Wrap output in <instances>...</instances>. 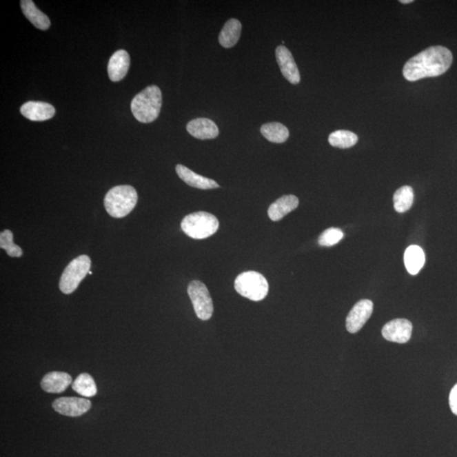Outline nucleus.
<instances>
[{"label":"nucleus","mask_w":457,"mask_h":457,"mask_svg":"<svg viewBox=\"0 0 457 457\" xmlns=\"http://www.w3.org/2000/svg\"><path fill=\"white\" fill-rule=\"evenodd\" d=\"M452 61L453 55L447 48L429 47L405 64L403 76L409 81L441 76L447 72Z\"/></svg>","instance_id":"f257e3e1"},{"label":"nucleus","mask_w":457,"mask_h":457,"mask_svg":"<svg viewBox=\"0 0 457 457\" xmlns=\"http://www.w3.org/2000/svg\"><path fill=\"white\" fill-rule=\"evenodd\" d=\"M161 106V90L155 85H152L135 96L131 109L137 121L142 123H151L159 117Z\"/></svg>","instance_id":"f03ea898"},{"label":"nucleus","mask_w":457,"mask_h":457,"mask_svg":"<svg viewBox=\"0 0 457 457\" xmlns=\"http://www.w3.org/2000/svg\"><path fill=\"white\" fill-rule=\"evenodd\" d=\"M139 196L132 185H117L110 189L105 198V207L108 214L114 218H123L136 205Z\"/></svg>","instance_id":"7ed1b4c3"},{"label":"nucleus","mask_w":457,"mask_h":457,"mask_svg":"<svg viewBox=\"0 0 457 457\" xmlns=\"http://www.w3.org/2000/svg\"><path fill=\"white\" fill-rule=\"evenodd\" d=\"M181 226L185 235L193 239L202 240L216 233L219 223L213 214L207 212H196L185 216Z\"/></svg>","instance_id":"20e7f679"},{"label":"nucleus","mask_w":457,"mask_h":457,"mask_svg":"<svg viewBox=\"0 0 457 457\" xmlns=\"http://www.w3.org/2000/svg\"><path fill=\"white\" fill-rule=\"evenodd\" d=\"M235 289L241 296L259 302L269 293V283L265 276L255 271L239 274L235 281Z\"/></svg>","instance_id":"39448f33"},{"label":"nucleus","mask_w":457,"mask_h":457,"mask_svg":"<svg viewBox=\"0 0 457 457\" xmlns=\"http://www.w3.org/2000/svg\"><path fill=\"white\" fill-rule=\"evenodd\" d=\"M92 265L88 255H81L66 266L59 280V289L64 294H72L88 276Z\"/></svg>","instance_id":"423d86ee"},{"label":"nucleus","mask_w":457,"mask_h":457,"mask_svg":"<svg viewBox=\"0 0 457 457\" xmlns=\"http://www.w3.org/2000/svg\"><path fill=\"white\" fill-rule=\"evenodd\" d=\"M187 292L198 318L209 321L214 313V305L207 286L203 282L193 281L189 284Z\"/></svg>","instance_id":"0eeeda50"},{"label":"nucleus","mask_w":457,"mask_h":457,"mask_svg":"<svg viewBox=\"0 0 457 457\" xmlns=\"http://www.w3.org/2000/svg\"><path fill=\"white\" fill-rule=\"evenodd\" d=\"M374 303L370 300H361L355 304L347 318L348 332L355 334L363 328L373 314Z\"/></svg>","instance_id":"6e6552de"},{"label":"nucleus","mask_w":457,"mask_h":457,"mask_svg":"<svg viewBox=\"0 0 457 457\" xmlns=\"http://www.w3.org/2000/svg\"><path fill=\"white\" fill-rule=\"evenodd\" d=\"M412 333V323L405 318L394 319L382 329V336L385 340L399 344L407 343L411 339Z\"/></svg>","instance_id":"1a4fd4ad"},{"label":"nucleus","mask_w":457,"mask_h":457,"mask_svg":"<svg viewBox=\"0 0 457 457\" xmlns=\"http://www.w3.org/2000/svg\"><path fill=\"white\" fill-rule=\"evenodd\" d=\"M90 400L78 397H61L54 401L53 407L59 414L79 417L90 409Z\"/></svg>","instance_id":"9d476101"},{"label":"nucleus","mask_w":457,"mask_h":457,"mask_svg":"<svg viewBox=\"0 0 457 457\" xmlns=\"http://www.w3.org/2000/svg\"><path fill=\"white\" fill-rule=\"evenodd\" d=\"M276 54L278 65L285 79L292 84H298L301 81L299 70L297 68L291 52L285 46H278L276 48Z\"/></svg>","instance_id":"9b49d317"},{"label":"nucleus","mask_w":457,"mask_h":457,"mask_svg":"<svg viewBox=\"0 0 457 457\" xmlns=\"http://www.w3.org/2000/svg\"><path fill=\"white\" fill-rule=\"evenodd\" d=\"M21 113L30 121H44L54 116L55 109L50 103L30 101L21 107Z\"/></svg>","instance_id":"f8f14e48"},{"label":"nucleus","mask_w":457,"mask_h":457,"mask_svg":"<svg viewBox=\"0 0 457 457\" xmlns=\"http://www.w3.org/2000/svg\"><path fill=\"white\" fill-rule=\"evenodd\" d=\"M130 55L125 50H121L115 52L111 57L108 65V74L112 81H121L128 74L130 68Z\"/></svg>","instance_id":"ddd939ff"},{"label":"nucleus","mask_w":457,"mask_h":457,"mask_svg":"<svg viewBox=\"0 0 457 457\" xmlns=\"http://www.w3.org/2000/svg\"><path fill=\"white\" fill-rule=\"evenodd\" d=\"M187 130L192 136L201 140L214 139L219 133L216 124L207 118L191 121L187 125Z\"/></svg>","instance_id":"4468645a"},{"label":"nucleus","mask_w":457,"mask_h":457,"mask_svg":"<svg viewBox=\"0 0 457 457\" xmlns=\"http://www.w3.org/2000/svg\"><path fill=\"white\" fill-rule=\"evenodd\" d=\"M176 170L178 176H179L185 183L190 185V187L203 189V190L219 187L216 181L200 176V174L193 172L192 170L188 169L187 167L184 165H176Z\"/></svg>","instance_id":"2eb2a0df"},{"label":"nucleus","mask_w":457,"mask_h":457,"mask_svg":"<svg viewBox=\"0 0 457 457\" xmlns=\"http://www.w3.org/2000/svg\"><path fill=\"white\" fill-rule=\"evenodd\" d=\"M299 205V200L294 195H285L281 196L276 202L271 204L267 210L271 221H278L285 215L295 210Z\"/></svg>","instance_id":"dca6fc26"},{"label":"nucleus","mask_w":457,"mask_h":457,"mask_svg":"<svg viewBox=\"0 0 457 457\" xmlns=\"http://www.w3.org/2000/svg\"><path fill=\"white\" fill-rule=\"evenodd\" d=\"M72 381L70 375L64 372H51L43 377L41 386L48 393H61L72 384Z\"/></svg>","instance_id":"f3484780"},{"label":"nucleus","mask_w":457,"mask_h":457,"mask_svg":"<svg viewBox=\"0 0 457 457\" xmlns=\"http://www.w3.org/2000/svg\"><path fill=\"white\" fill-rule=\"evenodd\" d=\"M22 12L26 17L32 22L35 28L40 30H47L50 27V21L45 14L40 11L32 0H22L21 1Z\"/></svg>","instance_id":"a211bd4d"},{"label":"nucleus","mask_w":457,"mask_h":457,"mask_svg":"<svg viewBox=\"0 0 457 457\" xmlns=\"http://www.w3.org/2000/svg\"><path fill=\"white\" fill-rule=\"evenodd\" d=\"M404 262L408 273L412 276H416L425 266V252L421 247L412 245V246L408 247L405 252Z\"/></svg>","instance_id":"6ab92c4d"},{"label":"nucleus","mask_w":457,"mask_h":457,"mask_svg":"<svg viewBox=\"0 0 457 457\" xmlns=\"http://www.w3.org/2000/svg\"><path fill=\"white\" fill-rule=\"evenodd\" d=\"M241 24L238 20L230 19L219 33V41L221 46L229 48L235 46L240 39Z\"/></svg>","instance_id":"aec40b11"},{"label":"nucleus","mask_w":457,"mask_h":457,"mask_svg":"<svg viewBox=\"0 0 457 457\" xmlns=\"http://www.w3.org/2000/svg\"><path fill=\"white\" fill-rule=\"evenodd\" d=\"M261 133L267 140L274 143H283L290 136L289 130L278 122L262 125Z\"/></svg>","instance_id":"412c9836"},{"label":"nucleus","mask_w":457,"mask_h":457,"mask_svg":"<svg viewBox=\"0 0 457 457\" xmlns=\"http://www.w3.org/2000/svg\"><path fill=\"white\" fill-rule=\"evenodd\" d=\"M414 192L409 185H404L394 194V207L400 214L405 213L411 209L414 204Z\"/></svg>","instance_id":"4be33fe9"},{"label":"nucleus","mask_w":457,"mask_h":457,"mask_svg":"<svg viewBox=\"0 0 457 457\" xmlns=\"http://www.w3.org/2000/svg\"><path fill=\"white\" fill-rule=\"evenodd\" d=\"M358 137L355 133L340 130L330 134L329 143L332 146L339 148H350L358 143Z\"/></svg>","instance_id":"5701e85b"},{"label":"nucleus","mask_w":457,"mask_h":457,"mask_svg":"<svg viewBox=\"0 0 457 457\" xmlns=\"http://www.w3.org/2000/svg\"><path fill=\"white\" fill-rule=\"evenodd\" d=\"M72 389L84 397L94 396L97 394V386L94 378L88 374H80L74 381Z\"/></svg>","instance_id":"b1692460"},{"label":"nucleus","mask_w":457,"mask_h":457,"mask_svg":"<svg viewBox=\"0 0 457 457\" xmlns=\"http://www.w3.org/2000/svg\"><path fill=\"white\" fill-rule=\"evenodd\" d=\"M0 247L11 258H21L23 255L22 249L14 243L13 233L10 230H5L0 234Z\"/></svg>","instance_id":"393cba45"},{"label":"nucleus","mask_w":457,"mask_h":457,"mask_svg":"<svg viewBox=\"0 0 457 457\" xmlns=\"http://www.w3.org/2000/svg\"><path fill=\"white\" fill-rule=\"evenodd\" d=\"M343 230L338 228H329L319 236L318 244L322 247H332L343 239Z\"/></svg>","instance_id":"a878e982"},{"label":"nucleus","mask_w":457,"mask_h":457,"mask_svg":"<svg viewBox=\"0 0 457 457\" xmlns=\"http://www.w3.org/2000/svg\"><path fill=\"white\" fill-rule=\"evenodd\" d=\"M449 403L453 414L457 416V384L449 393Z\"/></svg>","instance_id":"bb28decb"},{"label":"nucleus","mask_w":457,"mask_h":457,"mask_svg":"<svg viewBox=\"0 0 457 457\" xmlns=\"http://www.w3.org/2000/svg\"><path fill=\"white\" fill-rule=\"evenodd\" d=\"M414 2V0H400V3H404V5H406V3H411Z\"/></svg>","instance_id":"cd10ccee"},{"label":"nucleus","mask_w":457,"mask_h":457,"mask_svg":"<svg viewBox=\"0 0 457 457\" xmlns=\"http://www.w3.org/2000/svg\"><path fill=\"white\" fill-rule=\"evenodd\" d=\"M88 274H92V271H89V273H88Z\"/></svg>","instance_id":"c85d7f7f"}]
</instances>
